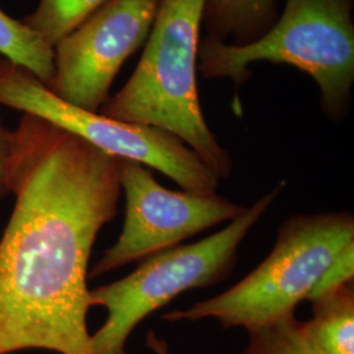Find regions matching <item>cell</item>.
Returning a JSON list of instances; mask_svg holds the SVG:
<instances>
[{
	"label": "cell",
	"mask_w": 354,
	"mask_h": 354,
	"mask_svg": "<svg viewBox=\"0 0 354 354\" xmlns=\"http://www.w3.org/2000/svg\"><path fill=\"white\" fill-rule=\"evenodd\" d=\"M12 151V130L4 125L0 117V201L10 193V159Z\"/></svg>",
	"instance_id": "15"
},
{
	"label": "cell",
	"mask_w": 354,
	"mask_h": 354,
	"mask_svg": "<svg viewBox=\"0 0 354 354\" xmlns=\"http://www.w3.org/2000/svg\"><path fill=\"white\" fill-rule=\"evenodd\" d=\"M283 187L282 181L214 235L155 253L127 277L89 290L91 307L102 306L108 311L100 329L91 335L92 353L127 354L133 330L153 311L184 291L207 288L228 277L241 241Z\"/></svg>",
	"instance_id": "5"
},
{
	"label": "cell",
	"mask_w": 354,
	"mask_h": 354,
	"mask_svg": "<svg viewBox=\"0 0 354 354\" xmlns=\"http://www.w3.org/2000/svg\"><path fill=\"white\" fill-rule=\"evenodd\" d=\"M279 0H206L205 37L247 44L264 35L279 17Z\"/></svg>",
	"instance_id": "9"
},
{
	"label": "cell",
	"mask_w": 354,
	"mask_h": 354,
	"mask_svg": "<svg viewBox=\"0 0 354 354\" xmlns=\"http://www.w3.org/2000/svg\"><path fill=\"white\" fill-rule=\"evenodd\" d=\"M354 279V243L348 245L335 261L329 266L326 273L317 281V286L311 292L308 301H314L317 297L333 290L344 283L352 282Z\"/></svg>",
	"instance_id": "14"
},
{
	"label": "cell",
	"mask_w": 354,
	"mask_h": 354,
	"mask_svg": "<svg viewBox=\"0 0 354 354\" xmlns=\"http://www.w3.org/2000/svg\"><path fill=\"white\" fill-rule=\"evenodd\" d=\"M354 243L349 212L294 215L279 227L266 260L247 277L210 299L165 313L163 320L215 319L222 328H244L295 315L335 259Z\"/></svg>",
	"instance_id": "4"
},
{
	"label": "cell",
	"mask_w": 354,
	"mask_h": 354,
	"mask_svg": "<svg viewBox=\"0 0 354 354\" xmlns=\"http://www.w3.org/2000/svg\"><path fill=\"white\" fill-rule=\"evenodd\" d=\"M120 181L127 197L122 232L88 279L174 248L205 230L235 219L247 209L216 193L167 189L156 181L151 168L127 159H121Z\"/></svg>",
	"instance_id": "7"
},
{
	"label": "cell",
	"mask_w": 354,
	"mask_h": 354,
	"mask_svg": "<svg viewBox=\"0 0 354 354\" xmlns=\"http://www.w3.org/2000/svg\"><path fill=\"white\" fill-rule=\"evenodd\" d=\"M0 105L42 120L120 159L138 162L172 178L183 190L214 194L219 178L174 134L89 112L55 96L36 76L0 59Z\"/></svg>",
	"instance_id": "6"
},
{
	"label": "cell",
	"mask_w": 354,
	"mask_h": 354,
	"mask_svg": "<svg viewBox=\"0 0 354 354\" xmlns=\"http://www.w3.org/2000/svg\"><path fill=\"white\" fill-rule=\"evenodd\" d=\"M248 344L241 354H323L306 322L295 315L281 317L248 329Z\"/></svg>",
	"instance_id": "13"
},
{
	"label": "cell",
	"mask_w": 354,
	"mask_h": 354,
	"mask_svg": "<svg viewBox=\"0 0 354 354\" xmlns=\"http://www.w3.org/2000/svg\"><path fill=\"white\" fill-rule=\"evenodd\" d=\"M121 159L33 114L12 130L0 239V354H93L89 257L118 209Z\"/></svg>",
	"instance_id": "1"
},
{
	"label": "cell",
	"mask_w": 354,
	"mask_h": 354,
	"mask_svg": "<svg viewBox=\"0 0 354 354\" xmlns=\"http://www.w3.org/2000/svg\"><path fill=\"white\" fill-rule=\"evenodd\" d=\"M109 0H39L24 24L53 48Z\"/></svg>",
	"instance_id": "12"
},
{
	"label": "cell",
	"mask_w": 354,
	"mask_h": 354,
	"mask_svg": "<svg viewBox=\"0 0 354 354\" xmlns=\"http://www.w3.org/2000/svg\"><path fill=\"white\" fill-rule=\"evenodd\" d=\"M313 302L307 329L323 354H354L353 281L328 291Z\"/></svg>",
	"instance_id": "10"
},
{
	"label": "cell",
	"mask_w": 354,
	"mask_h": 354,
	"mask_svg": "<svg viewBox=\"0 0 354 354\" xmlns=\"http://www.w3.org/2000/svg\"><path fill=\"white\" fill-rule=\"evenodd\" d=\"M205 3L159 0L140 64L99 113L174 134L223 180L231 175L232 158L207 125L197 89Z\"/></svg>",
	"instance_id": "2"
},
{
	"label": "cell",
	"mask_w": 354,
	"mask_h": 354,
	"mask_svg": "<svg viewBox=\"0 0 354 354\" xmlns=\"http://www.w3.org/2000/svg\"><path fill=\"white\" fill-rule=\"evenodd\" d=\"M159 0H109L54 46L46 87L68 104L99 112L122 64L146 44Z\"/></svg>",
	"instance_id": "8"
},
{
	"label": "cell",
	"mask_w": 354,
	"mask_h": 354,
	"mask_svg": "<svg viewBox=\"0 0 354 354\" xmlns=\"http://www.w3.org/2000/svg\"><path fill=\"white\" fill-rule=\"evenodd\" d=\"M0 54L3 59L16 64L45 86L54 75V48L44 38L0 8Z\"/></svg>",
	"instance_id": "11"
},
{
	"label": "cell",
	"mask_w": 354,
	"mask_h": 354,
	"mask_svg": "<svg viewBox=\"0 0 354 354\" xmlns=\"http://www.w3.org/2000/svg\"><path fill=\"white\" fill-rule=\"evenodd\" d=\"M259 62L290 64L311 76L320 108L332 122L349 114L354 86V0H286L274 24L247 44L203 36L198 73L230 79L236 87Z\"/></svg>",
	"instance_id": "3"
},
{
	"label": "cell",
	"mask_w": 354,
	"mask_h": 354,
	"mask_svg": "<svg viewBox=\"0 0 354 354\" xmlns=\"http://www.w3.org/2000/svg\"><path fill=\"white\" fill-rule=\"evenodd\" d=\"M147 345L151 348L155 354H169L167 344L162 339H159L152 330H150L147 335Z\"/></svg>",
	"instance_id": "16"
}]
</instances>
